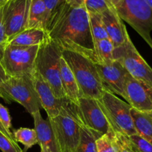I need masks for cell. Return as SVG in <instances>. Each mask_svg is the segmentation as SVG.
<instances>
[{
	"label": "cell",
	"instance_id": "obj_10",
	"mask_svg": "<svg viewBox=\"0 0 152 152\" xmlns=\"http://www.w3.org/2000/svg\"><path fill=\"white\" fill-rule=\"evenodd\" d=\"M75 109L80 123L87 128L96 139L113 131L96 99L81 96L75 105Z\"/></svg>",
	"mask_w": 152,
	"mask_h": 152
},
{
	"label": "cell",
	"instance_id": "obj_27",
	"mask_svg": "<svg viewBox=\"0 0 152 152\" xmlns=\"http://www.w3.org/2000/svg\"><path fill=\"white\" fill-rule=\"evenodd\" d=\"M46 8L47 19H46V28L49 25L50 22L54 17L55 15L58 13L59 10L66 4L65 0H42Z\"/></svg>",
	"mask_w": 152,
	"mask_h": 152
},
{
	"label": "cell",
	"instance_id": "obj_11",
	"mask_svg": "<svg viewBox=\"0 0 152 152\" xmlns=\"http://www.w3.org/2000/svg\"><path fill=\"white\" fill-rule=\"evenodd\" d=\"M31 0H8L2 6V23L7 43L28 28Z\"/></svg>",
	"mask_w": 152,
	"mask_h": 152
},
{
	"label": "cell",
	"instance_id": "obj_30",
	"mask_svg": "<svg viewBox=\"0 0 152 152\" xmlns=\"http://www.w3.org/2000/svg\"><path fill=\"white\" fill-rule=\"evenodd\" d=\"M0 121L2 123L3 126L5 128L6 130L8 132H10L11 129V117H10L9 111L7 108L4 106L0 102Z\"/></svg>",
	"mask_w": 152,
	"mask_h": 152
},
{
	"label": "cell",
	"instance_id": "obj_15",
	"mask_svg": "<svg viewBox=\"0 0 152 152\" xmlns=\"http://www.w3.org/2000/svg\"><path fill=\"white\" fill-rule=\"evenodd\" d=\"M101 17L108 38L112 42L114 48L122 45L130 38L123 21L112 7H110L104 11Z\"/></svg>",
	"mask_w": 152,
	"mask_h": 152
},
{
	"label": "cell",
	"instance_id": "obj_28",
	"mask_svg": "<svg viewBox=\"0 0 152 152\" xmlns=\"http://www.w3.org/2000/svg\"><path fill=\"white\" fill-rule=\"evenodd\" d=\"M84 6L88 13L102 14L111 5L107 0H85Z\"/></svg>",
	"mask_w": 152,
	"mask_h": 152
},
{
	"label": "cell",
	"instance_id": "obj_17",
	"mask_svg": "<svg viewBox=\"0 0 152 152\" xmlns=\"http://www.w3.org/2000/svg\"><path fill=\"white\" fill-rule=\"evenodd\" d=\"M60 77L65 97L77 105L80 98L78 86L74 74L62 56L60 59Z\"/></svg>",
	"mask_w": 152,
	"mask_h": 152
},
{
	"label": "cell",
	"instance_id": "obj_31",
	"mask_svg": "<svg viewBox=\"0 0 152 152\" xmlns=\"http://www.w3.org/2000/svg\"><path fill=\"white\" fill-rule=\"evenodd\" d=\"M7 45V39L5 35L2 23V6L0 7V62L2 59L4 49Z\"/></svg>",
	"mask_w": 152,
	"mask_h": 152
},
{
	"label": "cell",
	"instance_id": "obj_16",
	"mask_svg": "<svg viewBox=\"0 0 152 152\" xmlns=\"http://www.w3.org/2000/svg\"><path fill=\"white\" fill-rule=\"evenodd\" d=\"M37 142L42 152H60L50 123L42 118L40 111L32 114Z\"/></svg>",
	"mask_w": 152,
	"mask_h": 152
},
{
	"label": "cell",
	"instance_id": "obj_14",
	"mask_svg": "<svg viewBox=\"0 0 152 152\" xmlns=\"http://www.w3.org/2000/svg\"><path fill=\"white\" fill-rule=\"evenodd\" d=\"M32 77L34 88L39 99L41 106L47 112L48 118L59 115L66 102V98L59 99L56 97L48 83L35 70Z\"/></svg>",
	"mask_w": 152,
	"mask_h": 152
},
{
	"label": "cell",
	"instance_id": "obj_1",
	"mask_svg": "<svg viewBox=\"0 0 152 152\" xmlns=\"http://www.w3.org/2000/svg\"><path fill=\"white\" fill-rule=\"evenodd\" d=\"M45 31L61 50H74L91 60L96 59L88 13L85 6L74 7L65 4L55 15Z\"/></svg>",
	"mask_w": 152,
	"mask_h": 152
},
{
	"label": "cell",
	"instance_id": "obj_3",
	"mask_svg": "<svg viewBox=\"0 0 152 152\" xmlns=\"http://www.w3.org/2000/svg\"><path fill=\"white\" fill-rule=\"evenodd\" d=\"M61 58V48L54 40L46 34L44 42L39 47L34 63V70L48 83L56 97L64 99L65 97L60 77Z\"/></svg>",
	"mask_w": 152,
	"mask_h": 152
},
{
	"label": "cell",
	"instance_id": "obj_12",
	"mask_svg": "<svg viewBox=\"0 0 152 152\" xmlns=\"http://www.w3.org/2000/svg\"><path fill=\"white\" fill-rule=\"evenodd\" d=\"M93 62H94L105 90L115 95H119L124 99H126L125 82L129 73L124 67L116 60H114L110 64H102L94 61Z\"/></svg>",
	"mask_w": 152,
	"mask_h": 152
},
{
	"label": "cell",
	"instance_id": "obj_4",
	"mask_svg": "<svg viewBox=\"0 0 152 152\" xmlns=\"http://www.w3.org/2000/svg\"><path fill=\"white\" fill-rule=\"evenodd\" d=\"M120 19L127 22L152 50V10L145 0H107Z\"/></svg>",
	"mask_w": 152,
	"mask_h": 152
},
{
	"label": "cell",
	"instance_id": "obj_35",
	"mask_svg": "<svg viewBox=\"0 0 152 152\" xmlns=\"http://www.w3.org/2000/svg\"><path fill=\"white\" fill-rule=\"evenodd\" d=\"M7 77H7V74H6L5 71H4V68H3L2 65H1V62H0V83H2L3 81H4Z\"/></svg>",
	"mask_w": 152,
	"mask_h": 152
},
{
	"label": "cell",
	"instance_id": "obj_21",
	"mask_svg": "<svg viewBox=\"0 0 152 152\" xmlns=\"http://www.w3.org/2000/svg\"><path fill=\"white\" fill-rule=\"evenodd\" d=\"M94 47L96 60L93 61L102 64H110L114 60L113 56L114 46L109 38L94 42Z\"/></svg>",
	"mask_w": 152,
	"mask_h": 152
},
{
	"label": "cell",
	"instance_id": "obj_20",
	"mask_svg": "<svg viewBox=\"0 0 152 152\" xmlns=\"http://www.w3.org/2000/svg\"><path fill=\"white\" fill-rule=\"evenodd\" d=\"M46 19L47 13L42 0H31L27 29L41 28L45 31Z\"/></svg>",
	"mask_w": 152,
	"mask_h": 152
},
{
	"label": "cell",
	"instance_id": "obj_34",
	"mask_svg": "<svg viewBox=\"0 0 152 152\" xmlns=\"http://www.w3.org/2000/svg\"><path fill=\"white\" fill-rule=\"evenodd\" d=\"M0 132H1L2 134H4V136L7 137V138H9L10 140H11L13 141H15L14 138H13V134H12V133H10V132H8L7 130L5 129V128L3 126L2 123H1V121H0ZM16 142V141H15Z\"/></svg>",
	"mask_w": 152,
	"mask_h": 152
},
{
	"label": "cell",
	"instance_id": "obj_22",
	"mask_svg": "<svg viewBox=\"0 0 152 152\" xmlns=\"http://www.w3.org/2000/svg\"><path fill=\"white\" fill-rule=\"evenodd\" d=\"M16 142H20L25 146L23 152H26L29 148L38 143L37 134L34 129L29 128H19L15 129L12 133Z\"/></svg>",
	"mask_w": 152,
	"mask_h": 152
},
{
	"label": "cell",
	"instance_id": "obj_23",
	"mask_svg": "<svg viewBox=\"0 0 152 152\" xmlns=\"http://www.w3.org/2000/svg\"><path fill=\"white\" fill-rule=\"evenodd\" d=\"M80 126V140L78 146L73 152H96V137L81 123Z\"/></svg>",
	"mask_w": 152,
	"mask_h": 152
},
{
	"label": "cell",
	"instance_id": "obj_13",
	"mask_svg": "<svg viewBox=\"0 0 152 152\" xmlns=\"http://www.w3.org/2000/svg\"><path fill=\"white\" fill-rule=\"evenodd\" d=\"M125 94V100L132 108L140 111H152V87L129 74L126 77Z\"/></svg>",
	"mask_w": 152,
	"mask_h": 152
},
{
	"label": "cell",
	"instance_id": "obj_32",
	"mask_svg": "<svg viewBox=\"0 0 152 152\" xmlns=\"http://www.w3.org/2000/svg\"><path fill=\"white\" fill-rule=\"evenodd\" d=\"M115 137L117 145V152H134L128 144L126 135L115 133Z\"/></svg>",
	"mask_w": 152,
	"mask_h": 152
},
{
	"label": "cell",
	"instance_id": "obj_2",
	"mask_svg": "<svg viewBox=\"0 0 152 152\" xmlns=\"http://www.w3.org/2000/svg\"><path fill=\"white\" fill-rule=\"evenodd\" d=\"M62 56L74 74L80 97L99 99L105 92L93 60L80 52L63 49Z\"/></svg>",
	"mask_w": 152,
	"mask_h": 152
},
{
	"label": "cell",
	"instance_id": "obj_38",
	"mask_svg": "<svg viewBox=\"0 0 152 152\" xmlns=\"http://www.w3.org/2000/svg\"><path fill=\"white\" fill-rule=\"evenodd\" d=\"M40 152H42V151H40Z\"/></svg>",
	"mask_w": 152,
	"mask_h": 152
},
{
	"label": "cell",
	"instance_id": "obj_7",
	"mask_svg": "<svg viewBox=\"0 0 152 152\" xmlns=\"http://www.w3.org/2000/svg\"><path fill=\"white\" fill-rule=\"evenodd\" d=\"M96 101L113 132L126 136L137 134L129 103L107 91Z\"/></svg>",
	"mask_w": 152,
	"mask_h": 152
},
{
	"label": "cell",
	"instance_id": "obj_19",
	"mask_svg": "<svg viewBox=\"0 0 152 152\" xmlns=\"http://www.w3.org/2000/svg\"><path fill=\"white\" fill-rule=\"evenodd\" d=\"M46 31L41 28H28L18 34L7 45L21 47L40 45L46 37Z\"/></svg>",
	"mask_w": 152,
	"mask_h": 152
},
{
	"label": "cell",
	"instance_id": "obj_33",
	"mask_svg": "<svg viewBox=\"0 0 152 152\" xmlns=\"http://www.w3.org/2000/svg\"><path fill=\"white\" fill-rule=\"evenodd\" d=\"M85 0H65V2L71 7H78L84 6Z\"/></svg>",
	"mask_w": 152,
	"mask_h": 152
},
{
	"label": "cell",
	"instance_id": "obj_25",
	"mask_svg": "<svg viewBox=\"0 0 152 152\" xmlns=\"http://www.w3.org/2000/svg\"><path fill=\"white\" fill-rule=\"evenodd\" d=\"M96 152H117L115 132L111 131L96 140Z\"/></svg>",
	"mask_w": 152,
	"mask_h": 152
},
{
	"label": "cell",
	"instance_id": "obj_5",
	"mask_svg": "<svg viewBox=\"0 0 152 152\" xmlns=\"http://www.w3.org/2000/svg\"><path fill=\"white\" fill-rule=\"evenodd\" d=\"M75 104L67 99L59 115L48 118L60 152H73L80 140L81 126Z\"/></svg>",
	"mask_w": 152,
	"mask_h": 152
},
{
	"label": "cell",
	"instance_id": "obj_18",
	"mask_svg": "<svg viewBox=\"0 0 152 152\" xmlns=\"http://www.w3.org/2000/svg\"><path fill=\"white\" fill-rule=\"evenodd\" d=\"M131 115L137 134L152 145V111H140L131 108Z\"/></svg>",
	"mask_w": 152,
	"mask_h": 152
},
{
	"label": "cell",
	"instance_id": "obj_36",
	"mask_svg": "<svg viewBox=\"0 0 152 152\" xmlns=\"http://www.w3.org/2000/svg\"><path fill=\"white\" fill-rule=\"evenodd\" d=\"M145 1H146L147 4H148V6L151 7V9L152 10V0H145Z\"/></svg>",
	"mask_w": 152,
	"mask_h": 152
},
{
	"label": "cell",
	"instance_id": "obj_26",
	"mask_svg": "<svg viewBox=\"0 0 152 152\" xmlns=\"http://www.w3.org/2000/svg\"><path fill=\"white\" fill-rule=\"evenodd\" d=\"M127 142L134 152H152V145L137 134L126 136Z\"/></svg>",
	"mask_w": 152,
	"mask_h": 152
},
{
	"label": "cell",
	"instance_id": "obj_8",
	"mask_svg": "<svg viewBox=\"0 0 152 152\" xmlns=\"http://www.w3.org/2000/svg\"><path fill=\"white\" fill-rule=\"evenodd\" d=\"M39 45L21 47L7 45L1 64L7 77L32 75Z\"/></svg>",
	"mask_w": 152,
	"mask_h": 152
},
{
	"label": "cell",
	"instance_id": "obj_29",
	"mask_svg": "<svg viewBox=\"0 0 152 152\" xmlns=\"http://www.w3.org/2000/svg\"><path fill=\"white\" fill-rule=\"evenodd\" d=\"M0 150L2 152H23L18 143L0 132Z\"/></svg>",
	"mask_w": 152,
	"mask_h": 152
},
{
	"label": "cell",
	"instance_id": "obj_6",
	"mask_svg": "<svg viewBox=\"0 0 152 152\" xmlns=\"http://www.w3.org/2000/svg\"><path fill=\"white\" fill-rule=\"evenodd\" d=\"M0 97L7 102H18L31 115L42 108L34 88L32 75L7 77L0 83Z\"/></svg>",
	"mask_w": 152,
	"mask_h": 152
},
{
	"label": "cell",
	"instance_id": "obj_24",
	"mask_svg": "<svg viewBox=\"0 0 152 152\" xmlns=\"http://www.w3.org/2000/svg\"><path fill=\"white\" fill-rule=\"evenodd\" d=\"M88 16L93 41L96 42L98 40L108 38L105 26L102 22L101 14L88 13Z\"/></svg>",
	"mask_w": 152,
	"mask_h": 152
},
{
	"label": "cell",
	"instance_id": "obj_9",
	"mask_svg": "<svg viewBox=\"0 0 152 152\" xmlns=\"http://www.w3.org/2000/svg\"><path fill=\"white\" fill-rule=\"evenodd\" d=\"M113 56L132 77L152 87V68L137 50L131 38L122 45L114 48Z\"/></svg>",
	"mask_w": 152,
	"mask_h": 152
},
{
	"label": "cell",
	"instance_id": "obj_37",
	"mask_svg": "<svg viewBox=\"0 0 152 152\" xmlns=\"http://www.w3.org/2000/svg\"><path fill=\"white\" fill-rule=\"evenodd\" d=\"M7 1H8V0H0V7H1V6L4 5V4H5Z\"/></svg>",
	"mask_w": 152,
	"mask_h": 152
}]
</instances>
